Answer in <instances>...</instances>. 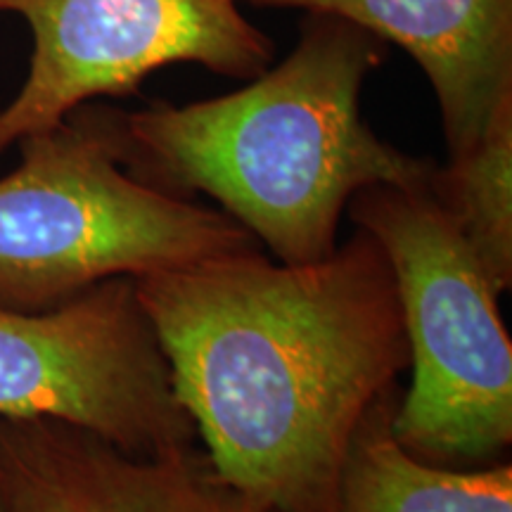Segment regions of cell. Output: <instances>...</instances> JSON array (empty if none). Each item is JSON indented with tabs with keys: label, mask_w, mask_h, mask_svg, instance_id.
<instances>
[{
	"label": "cell",
	"mask_w": 512,
	"mask_h": 512,
	"mask_svg": "<svg viewBox=\"0 0 512 512\" xmlns=\"http://www.w3.org/2000/svg\"><path fill=\"white\" fill-rule=\"evenodd\" d=\"M136 292L216 475L273 512H337L351 441L411 363L373 235L313 264L211 256Z\"/></svg>",
	"instance_id": "1"
},
{
	"label": "cell",
	"mask_w": 512,
	"mask_h": 512,
	"mask_svg": "<svg viewBox=\"0 0 512 512\" xmlns=\"http://www.w3.org/2000/svg\"><path fill=\"white\" fill-rule=\"evenodd\" d=\"M380 60L382 41L366 29L309 15L297 48L238 91L91 112L140 181L209 195L278 261L313 264L337 249L339 219L358 190L420 183L437 169L363 121L361 88Z\"/></svg>",
	"instance_id": "2"
},
{
	"label": "cell",
	"mask_w": 512,
	"mask_h": 512,
	"mask_svg": "<svg viewBox=\"0 0 512 512\" xmlns=\"http://www.w3.org/2000/svg\"><path fill=\"white\" fill-rule=\"evenodd\" d=\"M0 178V306L43 311L110 278L261 249L223 209L140 181L83 105L17 143Z\"/></svg>",
	"instance_id": "3"
},
{
	"label": "cell",
	"mask_w": 512,
	"mask_h": 512,
	"mask_svg": "<svg viewBox=\"0 0 512 512\" xmlns=\"http://www.w3.org/2000/svg\"><path fill=\"white\" fill-rule=\"evenodd\" d=\"M432 176L368 185L347 211L384 249L399 290L413 382L396 403L394 437L425 463L467 470L494 465L512 444V342Z\"/></svg>",
	"instance_id": "4"
},
{
	"label": "cell",
	"mask_w": 512,
	"mask_h": 512,
	"mask_svg": "<svg viewBox=\"0 0 512 512\" xmlns=\"http://www.w3.org/2000/svg\"><path fill=\"white\" fill-rule=\"evenodd\" d=\"M57 420L133 456L195 446L136 278L43 311L0 306V420Z\"/></svg>",
	"instance_id": "5"
},
{
	"label": "cell",
	"mask_w": 512,
	"mask_h": 512,
	"mask_svg": "<svg viewBox=\"0 0 512 512\" xmlns=\"http://www.w3.org/2000/svg\"><path fill=\"white\" fill-rule=\"evenodd\" d=\"M34 34L29 74L0 110V155L98 98L136 93L169 64L249 81L273 64V41L240 0H0Z\"/></svg>",
	"instance_id": "6"
},
{
	"label": "cell",
	"mask_w": 512,
	"mask_h": 512,
	"mask_svg": "<svg viewBox=\"0 0 512 512\" xmlns=\"http://www.w3.org/2000/svg\"><path fill=\"white\" fill-rule=\"evenodd\" d=\"M0 472L8 512H273L195 446L133 456L57 420H0Z\"/></svg>",
	"instance_id": "7"
},
{
	"label": "cell",
	"mask_w": 512,
	"mask_h": 512,
	"mask_svg": "<svg viewBox=\"0 0 512 512\" xmlns=\"http://www.w3.org/2000/svg\"><path fill=\"white\" fill-rule=\"evenodd\" d=\"M347 19L406 50L437 95L448 159L512 105V0H252Z\"/></svg>",
	"instance_id": "8"
},
{
	"label": "cell",
	"mask_w": 512,
	"mask_h": 512,
	"mask_svg": "<svg viewBox=\"0 0 512 512\" xmlns=\"http://www.w3.org/2000/svg\"><path fill=\"white\" fill-rule=\"evenodd\" d=\"M396 392L358 427L342 472L337 512H512V465L441 467L394 437Z\"/></svg>",
	"instance_id": "9"
},
{
	"label": "cell",
	"mask_w": 512,
	"mask_h": 512,
	"mask_svg": "<svg viewBox=\"0 0 512 512\" xmlns=\"http://www.w3.org/2000/svg\"><path fill=\"white\" fill-rule=\"evenodd\" d=\"M437 200L456 221L486 278L501 294L512 283V105L484 136L432 176Z\"/></svg>",
	"instance_id": "10"
},
{
	"label": "cell",
	"mask_w": 512,
	"mask_h": 512,
	"mask_svg": "<svg viewBox=\"0 0 512 512\" xmlns=\"http://www.w3.org/2000/svg\"><path fill=\"white\" fill-rule=\"evenodd\" d=\"M0 512H8V501H5V486H3V472H0Z\"/></svg>",
	"instance_id": "11"
}]
</instances>
